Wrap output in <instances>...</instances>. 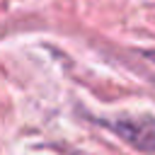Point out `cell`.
I'll return each instance as SVG.
<instances>
[{"mask_svg": "<svg viewBox=\"0 0 155 155\" xmlns=\"http://www.w3.org/2000/svg\"><path fill=\"white\" fill-rule=\"evenodd\" d=\"M128 145L140 153H155V116H128L109 124Z\"/></svg>", "mask_w": 155, "mask_h": 155, "instance_id": "1", "label": "cell"}]
</instances>
